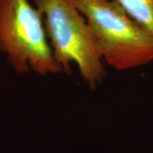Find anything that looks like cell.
Segmentation results:
<instances>
[{"mask_svg":"<svg viewBox=\"0 0 153 153\" xmlns=\"http://www.w3.org/2000/svg\"><path fill=\"white\" fill-rule=\"evenodd\" d=\"M34 4L42 15L49 45L63 72L70 74L74 63L86 85L95 89L106 72L85 17L71 0H34Z\"/></svg>","mask_w":153,"mask_h":153,"instance_id":"cell-1","label":"cell"},{"mask_svg":"<svg viewBox=\"0 0 153 153\" xmlns=\"http://www.w3.org/2000/svg\"><path fill=\"white\" fill-rule=\"evenodd\" d=\"M85 17L101 59L117 71L153 61V38L113 0H71Z\"/></svg>","mask_w":153,"mask_h":153,"instance_id":"cell-2","label":"cell"},{"mask_svg":"<svg viewBox=\"0 0 153 153\" xmlns=\"http://www.w3.org/2000/svg\"><path fill=\"white\" fill-rule=\"evenodd\" d=\"M0 52L19 74L63 72L49 45L42 15L29 0H0Z\"/></svg>","mask_w":153,"mask_h":153,"instance_id":"cell-3","label":"cell"},{"mask_svg":"<svg viewBox=\"0 0 153 153\" xmlns=\"http://www.w3.org/2000/svg\"><path fill=\"white\" fill-rule=\"evenodd\" d=\"M153 38V0H113Z\"/></svg>","mask_w":153,"mask_h":153,"instance_id":"cell-4","label":"cell"}]
</instances>
